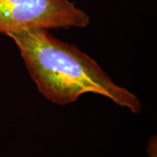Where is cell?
Wrapping results in <instances>:
<instances>
[{
	"mask_svg": "<svg viewBox=\"0 0 157 157\" xmlns=\"http://www.w3.org/2000/svg\"><path fill=\"white\" fill-rule=\"evenodd\" d=\"M89 16L70 0H0V33L31 28H84Z\"/></svg>",
	"mask_w": 157,
	"mask_h": 157,
	"instance_id": "cell-2",
	"label": "cell"
},
{
	"mask_svg": "<svg viewBox=\"0 0 157 157\" xmlns=\"http://www.w3.org/2000/svg\"><path fill=\"white\" fill-rule=\"evenodd\" d=\"M8 37L19 49L39 93L49 101L64 106L92 93L105 96L134 113L140 110L137 96L113 83L93 58L54 38L48 29H27Z\"/></svg>",
	"mask_w": 157,
	"mask_h": 157,
	"instance_id": "cell-1",
	"label": "cell"
}]
</instances>
